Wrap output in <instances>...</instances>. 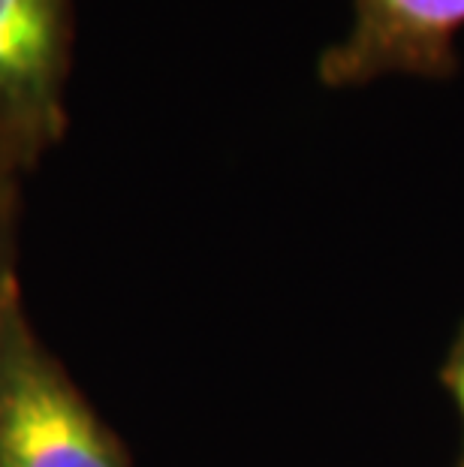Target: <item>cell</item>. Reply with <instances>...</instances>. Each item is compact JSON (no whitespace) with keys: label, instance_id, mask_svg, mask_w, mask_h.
<instances>
[{"label":"cell","instance_id":"6da1fadb","mask_svg":"<svg viewBox=\"0 0 464 467\" xmlns=\"http://www.w3.org/2000/svg\"><path fill=\"white\" fill-rule=\"evenodd\" d=\"M0 467H133L124 441L36 335L25 296L0 329Z\"/></svg>","mask_w":464,"mask_h":467},{"label":"cell","instance_id":"7a4b0ae2","mask_svg":"<svg viewBox=\"0 0 464 467\" xmlns=\"http://www.w3.org/2000/svg\"><path fill=\"white\" fill-rule=\"evenodd\" d=\"M73 0H0V142L27 175L67 133Z\"/></svg>","mask_w":464,"mask_h":467},{"label":"cell","instance_id":"3957f363","mask_svg":"<svg viewBox=\"0 0 464 467\" xmlns=\"http://www.w3.org/2000/svg\"><path fill=\"white\" fill-rule=\"evenodd\" d=\"M353 22L317 61L329 88H353L383 76L447 78L459 69L456 36L464 0H350Z\"/></svg>","mask_w":464,"mask_h":467},{"label":"cell","instance_id":"277c9868","mask_svg":"<svg viewBox=\"0 0 464 467\" xmlns=\"http://www.w3.org/2000/svg\"><path fill=\"white\" fill-rule=\"evenodd\" d=\"M18 214L22 205L0 212V329L13 302L22 296V281H18Z\"/></svg>","mask_w":464,"mask_h":467},{"label":"cell","instance_id":"5b68a950","mask_svg":"<svg viewBox=\"0 0 464 467\" xmlns=\"http://www.w3.org/2000/svg\"><path fill=\"white\" fill-rule=\"evenodd\" d=\"M22 166L13 161V154L0 142V212L22 205Z\"/></svg>","mask_w":464,"mask_h":467},{"label":"cell","instance_id":"8992f818","mask_svg":"<svg viewBox=\"0 0 464 467\" xmlns=\"http://www.w3.org/2000/svg\"><path fill=\"white\" fill-rule=\"evenodd\" d=\"M456 395H459V404H461V413H464V356L456 368Z\"/></svg>","mask_w":464,"mask_h":467}]
</instances>
